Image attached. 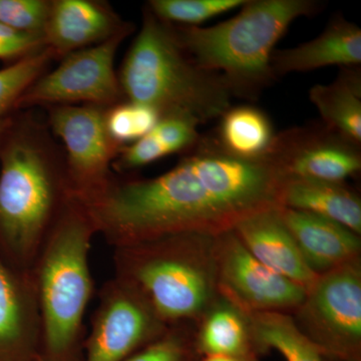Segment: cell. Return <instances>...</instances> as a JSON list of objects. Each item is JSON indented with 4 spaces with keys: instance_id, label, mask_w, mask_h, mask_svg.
I'll list each match as a JSON object with an SVG mask.
<instances>
[{
    "instance_id": "cell-12",
    "label": "cell",
    "mask_w": 361,
    "mask_h": 361,
    "mask_svg": "<svg viewBox=\"0 0 361 361\" xmlns=\"http://www.w3.org/2000/svg\"><path fill=\"white\" fill-rule=\"evenodd\" d=\"M266 156L285 179L344 183L361 170V147L346 141L322 123L276 134Z\"/></svg>"
},
{
    "instance_id": "cell-20",
    "label": "cell",
    "mask_w": 361,
    "mask_h": 361,
    "mask_svg": "<svg viewBox=\"0 0 361 361\" xmlns=\"http://www.w3.org/2000/svg\"><path fill=\"white\" fill-rule=\"evenodd\" d=\"M310 99L322 123L346 141L361 147V75L360 66L341 68L329 85H315Z\"/></svg>"
},
{
    "instance_id": "cell-8",
    "label": "cell",
    "mask_w": 361,
    "mask_h": 361,
    "mask_svg": "<svg viewBox=\"0 0 361 361\" xmlns=\"http://www.w3.org/2000/svg\"><path fill=\"white\" fill-rule=\"evenodd\" d=\"M133 32L118 33L102 44L68 54L25 90L18 111L78 104L109 108L126 101L115 59L121 44Z\"/></svg>"
},
{
    "instance_id": "cell-24",
    "label": "cell",
    "mask_w": 361,
    "mask_h": 361,
    "mask_svg": "<svg viewBox=\"0 0 361 361\" xmlns=\"http://www.w3.org/2000/svg\"><path fill=\"white\" fill-rule=\"evenodd\" d=\"M54 61L47 49L0 68V120L18 111L20 97Z\"/></svg>"
},
{
    "instance_id": "cell-6",
    "label": "cell",
    "mask_w": 361,
    "mask_h": 361,
    "mask_svg": "<svg viewBox=\"0 0 361 361\" xmlns=\"http://www.w3.org/2000/svg\"><path fill=\"white\" fill-rule=\"evenodd\" d=\"M114 267L168 326L199 322L220 296L215 236L182 233L114 247Z\"/></svg>"
},
{
    "instance_id": "cell-21",
    "label": "cell",
    "mask_w": 361,
    "mask_h": 361,
    "mask_svg": "<svg viewBox=\"0 0 361 361\" xmlns=\"http://www.w3.org/2000/svg\"><path fill=\"white\" fill-rule=\"evenodd\" d=\"M199 322L194 339L197 353L254 360L248 315L224 297L220 295Z\"/></svg>"
},
{
    "instance_id": "cell-26",
    "label": "cell",
    "mask_w": 361,
    "mask_h": 361,
    "mask_svg": "<svg viewBox=\"0 0 361 361\" xmlns=\"http://www.w3.org/2000/svg\"><path fill=\"white\" fill-rule=\"evenodd\" d=\"M161 115L146 104L123 101L106 109L109 135L118 146L125 148L139 141L161 120Z\"/></svg>"
},
{
    "instance_id": "cell-25",
    "label": "cell",
    "mask_w": 361,
    "mask_h": 361,
    "mask_svg": "<svg viewBox=\"0 0 361 361\" xmlns=\"http://www.w3.org/2000/svg\"><path fill=\"white\" fill-rule=\"evenodd\" d=\"M247 0H149L146 4L169 25L198 26L245 4Z\"/></svg>"
},
{
    "instance_id": "cell-28",
    "label": "cell",
    "mask_w": 361,
    "mask_h": 361,
    "mask_svg": "<svg viewBox=\"0 0 361 361\" xmlns=\"http://www.w3.org/2000/svg\"><path fill=\"white\" fill-rule=\"evenodd\" d=\"M189 324L169 326L160 337L125 361H187L191 350Z\"/></svg>"
},
{
    "instance_id": "cell-16",
    "label": "cell",
    "mask_w": 361,
    "mask_h": 361,
    "mask_svg": "<svg viewBox=\"0 0 361 361\" xmlns=\"http://www.w3.org/2000/svg\"><path fill=\"white\" fill-rule=\"evenodd\" d=\"M282 218L306 264L317 275L360 258V235L314 214L280 206Z\"/></svg>"
},
{
    "instance_id": "cell-13",
    "label": "cell",
    "mask_w": 361,
    "mask_h": 361,
    "mask_svg": "<svg viewBox=\"0 0 361 361\" xmlns=\"http://www.w3.org/2000/svg\"><path fill=\"white\" fill-rule=\"evenodd\" d=\"M42 326L32 272L0 258V361H32L42 355Z\"/></svg>"
},
{
    "instance_id": "cell-4",
    "label": "cell",
    "mask_w": 361,
    "mask_h": 361,
    "mask_svg": "<svg viewBox=\"0 0 361 361\" xmlns=\"http://www.w3.org/2000/svg\"><path fill=\"white\" fill-rule=\"evenodd\" d=\"M322 6L316 0H247L238 14L218 25L173 27L197 65L219 75L233 97L255 101L276 80L271 56L277 42L294 21Z\"/></svg>"
},
{
    "instance_id": "cell-27",
    "label": "cell",
    "mask_w": 361,
    "mask_h": 361,
    "mask_svg": "<svg viewBox=\"0 0 361 361\" xmlns=\"http://www.w3.org/2000/svg\"><path fill=\"white\" fill-rule=\"evenodd\" d=\"M51 0H0V23L44 39Z\"/></svg>"
},
{
    "instance_id": "cell-23",
    "label": "cell",
    "mask_w": 361,
    "mask_h": 361,
    "mask_svg": "<svg viewBox=\"0 0 361 361\" xmlns=\"http://www.w3.org/2000/svg\"><path fill=\"white\" fill-rule=\"evenodd\" d=\"M254 346L274 349L286 361H323L322 349L301 331L293 316L284 312H256L248 315Z\"/></svg>"
},
{
    "instance_id": "cell-5",
    "label": "cell",
    "mask_w": 361,
    "mask_h": 361,
    "mask_svg": "<svg viewBox=\"0 0 361 361\" xmlns=\"http://www.w3.org/2000/svg\"><path fill=\"white\" fill-rule=\"evenodd\" d=\"M96 227L84 204L71 197L32 268L42 326V357L70 361L82 345L94 293L90 251Z\"/></svg>"
},
{
    "instance_id": "cell-31",
    "label": "cell",
    "mask_w": 361,
    "mask_h": 361,
    "mask_svg": "<svg viewBox=\"0 0 361 361\" xmlns=\"http://www.w3.org/2000/svg\"><path fill=\"white\" fill-rule=\"evenodd\" d=\"M13 116H7V118H1V120H0V146H1L2 139H4L7 128L9 127L11 120H13Z\"/></svg>"
},
{
    "instance_id": "cell-1",
    "label": "cell",
    "mask_w": 361,
    "mask_h": 361,
    "mask_svg": "<svg viewBox=\"0 0 361 361\" xmlns=\"http://www.w3.org/2000/svg\"><path fill=\"white\" fill-rule=\"evenodd\" d=\"M186 154L158 177L115 174L101 194L82 203L97 234L113 247L182 233L217 236L280 206L285 178L267 156L240 158L216 137H203Z\"/></svg>"
},
{
    "instance_id": "cell-29",
    "label": "cell",
    "mask_w": 361,
    "mask_h": 361,
    "mask_svg": "<svg viewBox=\"0 0 361 361\" xmlns=\"http://www.w3.org/2000/svg\"><path fill=\"white\" fill-rule=\"evenodd\" d=\"M44 49V39L39 35L18 32L0 23V61L11 65Z\"/></svg>"
},
{
    "instance_id": "cell-3",
    "label": "cell",
    "mask_w": 361,
    "mask_h": 361,
    "mask_svg": "<svg viewBox=\"0 0 361 361\" xmlns=\"http://www.w3.org/2000/svg\"><path fill=\"white\" fill-rule=\"evenodd\" d=\"M118 77L126 101L151 106L161 118L185 116L201 125L220 118L232 106L222 78L197 65L173 25L147 6Z\"/></svg>"
},
{
    "instance_id": "cell-2",
    "label": "cell",
    "mask_w": 361,
    "mask_h": 361,
    "mask_svg": "<svg viewBox=\"0 0 361 361\" xmlns=\"http://www.w3.org/2000/svg\"><path fill=\"white\" fill-rule=\"evenodd\" d=\"M33 110L13 116L0 146V258L32 272L71 199L61 145Z\"/></svg>"
},
{
    "instance_id": "cell-10",
    "label": "cell",
    "mask_w": 361,
    "mask_h": 361,
    "mask_svg": "<svg viewBox=\"0 0 361 361\" xmlns=\"http://www.w3.org/2000/svg\"><path fill=\"white\" fill-rule=\"evenodd\" d=\"M168 329L141 292L114 276L99 290L85 361H125Z\"/></svg>"
},
{
    "instance_id": "cell-9",
    "label": "cell",
    "mask_w": 361,
    "mask_h": 361,
    "mask_svg": "<svg viewBox=\"0 0 361 361\" xmlns=\"http://www.w3.org/2000/svg\"><path fill=\"white\" fill-rule=\"evenodd\" d=\"M106 109L92 104L45 108L47 127L61 142L71 196L82 203L110 184L114 161L123 149L106 130Z\"/></svg>"
},
{
    "instance_id": "cell-32",
    "label": "cell",
    "mask_w": 361,
    "mask_h": 361,
    "mask_svg": "<svg viewBox=\"0 0 361 361\" xmlns=\"http://www.w3.org/2000/svg\"></svg>"
},
{
    "instance_id": "cell-11",
    "label": "cell",
    "mask_w": 361,
    "mask_h": 361,
    "mask_svg": "<svg viewBox=\"0 0 361 361\" xmlns=\"http://www.w3.org/2000/svg\"><path fill=\"white\" fill-rule=\"evenodd\" d=\"M218 290L249 315L295 311L307 291L266 267L244 246L234 229L215 236Z\"/></svg>"
},
{
    "instance_id": "cell-30",
    "label": "cell",
    "mask_w": 361,
    "mask_h": 361,
    "mask_svg": "<svg viewBox=\"0 0 361 361\" xmlns=\"http://www.w3.org/2000/svg\"><path fill=\"white\" fill-rule=\"evenodd\" d=\"M201 361H254V360H246V358L233 357L226 355H210L204 356Z\"/></svg>"
},
{
    "instance_id": "cell-7",
    "label": "cell",
    "mask_w": 361,
    "mask_h": 361,
    "mask_svg": "<svg viewBox=\"0 0 361 361\" xmlns=\"http://www.w3.org/2000/svg\"><path fill=\"white\" fill-rule=\"evenodd\" d=\"M293 317L323 355L357 361L361 351L360 258L319 275Z\"/></svg>"
},
{
    "instance_id": "cell-18",
    "label": "cell",
    "mask_w": 361,
    "mask_h": 361,
    "mask_svg": "<svg viewBox=\"0 0 361 361\" xmlns=\"http://www.w3.org/2000/svg\"><path fill=\"white\" fill-rule=\"evenodd\" d=\"M280 206L326 218L361 234V200L344 183L285 179Z\"/></svg>"
},
{
    "instance_id": "cell-15",
    "label": "cell",
    "mask_w": 361,
    "mask_h": 361,
    "mask_svg": "<svg viewBox=\"0 0 361 361\" xmlns=\"http://www.w3.org/2000/svg\"><path fill=\"white\" fill-rule=\"evenodd\" d=\"M234 231L254 257L306 291L319 277L304 261L284 223L279 205L249 216L236 225Z\"/></svg>"
},
{
    "instance_id": "cell-17",
    "label": "cell",
    "mask_w": 361,
    "mask_h": 361,
    "mask_svg": "<svg viewBox=\"0 0 361 361\" xmlns=\"http://www.w3.org/2000/svg\"><path fill=\"white\" fill-rule=\"evenodd\" d=\"M361 30L341 14L334 16L317 37L291 47L276 49L271 56L275 78L293 73H306L329 66H360Z\"/></svg>"
},
{
    "instance_id": "cell-22",
    "label": "cell",
    "mask_w": 361,
    "mask_h": 361,
    "mask_svg": "<svg viewBox=\"0 0 361 361\" xmlns=\"http://www.w3.org/2000/svg\"><path fill=\"white\" fill-rule=\"evenodd\" d=\"M220 118L216 140L228 153L244 159L267 154L276 134L264 111L244 104L231 106Z\"/></svg>"
},
{
    "instance_id": "cell-19",
    "label": "cell",
    "mask_w": 361,
    "mask_h": 361,
    "mask_svg": "<svg viewBox=\"0 0 361 361\" xmlns=\"http://www.w3.org/2000/svg\"><path fill=\"white\" fill-rule=\"evenodd\" d=\"M199 126L185 116H163L148 134L122 149L114 161L113 172L130 174L166 157L188 153L202 139Z\"/></svg>"
},
{
    "instance_id": "cell-14",
    "label": "cell",
    "mask_w": 361,
    "mask_h": 361,
    "mask_svg": "<svg viewBox=\"0 0 361 361\" xmlns=\"http://www.w3.org/2000/svg\"><path fill=\"white\" fill-rule=\"evenodd\" d=\"M135 30L113 7L101 0H51L44 32V49L54 61Z\"/></svg>"
}]
</instances>
